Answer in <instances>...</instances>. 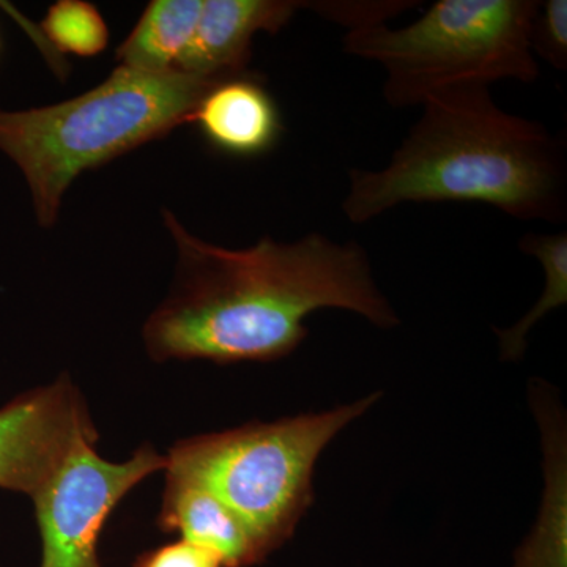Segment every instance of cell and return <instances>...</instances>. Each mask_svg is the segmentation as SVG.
I'll list each match as a JSON object with an SVG mask.
<instances>
[{
    "instance_id": "obj_9",
    "label": "cell",
    "mask_w": 567,
    "mask_h": 567,
    "mask_svg": "<svg viewBox=\"0 0 567 567\" xmlns=\"http://www.w3.org/2000/svg\"><path fill=\"white\" fill-rule=\"evenodd\" d=\"M192 122L212 145L235 156L262 155L282 134L278 104L249 71L216 84L197 106Z\"/></svg>"
},
{
    "instance_id": "obj_10",
    "label": "cell",
    "mask_w": 567,
    "mask_h": 567,
    "mask_svg": "<svg viewBox=\"0 0 567 567\" xmlns=\"http://www.w3.org/2000/svg\"><path fill=\"white\" fill-rule=\"evenodd\" d=\"M158 527L215 551L226 567H251L265 561L240 518L207 488L185 477L166 475Z\"/></svg>"
},
{
    "instance_id": "obj_8",
    "label": "cell",
    "mask_w": 567,
    "mask_h": 567,
    "mask_svg": "<svg viewBox=\"0 0 567 567\" xmlns=\"http://www.w3.org/2000/svg\"><path fill=\"white\" fill-rule=\"evenodd\" d=\"M308 2L293 0H204V10L183 73L237 76L248 73L256 33H276Z\"/></svg>"
},
{
    "instance_id": "obj_4",
    "label": "cell",
    "mask_w": 567,
    "mask_h": 567,
    "mask_svg": "<svg viewBox=\"0 0 567 567\" xmlns=\"http://www.w3.org/2000/svg\"><path fill=\"white\" fill-rule=\"evenodd\" d=\"M379 398L178 440L164 470L221 499L267 559L293 536L315 502L312 476L324 447Z\"/></svg>"
},
{
    "instance_id": "obj_7",
    "label": "cell",
    "mask_w": 567,
    "mask_h": 567,
    "mask_svg": "<svg viewBox=\"0 0 567 567\" xmlns=\"http://www.w3.org/2000/svg\"><path fill=\"white\" fill-rule=\"evenodd\" d=\"M81 439L99 432L69 375L18 395L0 409V488L32 498Z\"/></svg>"
},
{
    "instance_id": "obj_12",
    "label": "cell",
    "mask_w": 567,
    "mask_h": 567,
    "mask_svg": "<svg viewBox=\"0 0 567 567\" xmlns=\"http://www.w3.org/2000/svg\"><path fill=\"white\" fill-rule=\"evenodd\" d=\"M518 249L536 257L544 268L546 286L537 303L506 330H495L498 336L502 360L518 361L527 350L529 331L547 315L567 301V233L524 235L518 241Z\"/></svg>"
},
{
    "instance_id": "obj_5",
    "label": "cell",
    "mask_w": 567,
    "mask_h": 567,
    "mask_svg": "<svg viewBox=\"0 0 567 567\" xmlns=\"http://www.w3.org/2000/svg\"><path fill=\"white\" fill-rule=\"evenodd\" d=\"M537 7L539 0H439L405 28L353 29L342 47L386 71L383 96L395 110L453 85L533 84L540 76L529 48Z\"/></svg>"
},
{
    "instance_id": "obj_14",
    "label": "cell",
    "mask_w": 567,
    "mask_h": 567,
    "mask_svg": "<svg viewBox=\"0 0 567 567\" xmlns=\"http://www.w3.org/2000/svg\"><path fill=\"white\" fill-rule=\"evenodd\" d=\"M529 48L536 61L543 59L555 70H567L566 0L539 2L529 32Z\"/></svg>"
},
{
    "instance_id": "obj_6",
    "label": "cell",
    "mask_w": 567,
    "mask_h": 567,
    "mask_svg": "<svg viewBox=\"0 0 567 567\" xmlns=\"http://www.w3.org/2000/svg\"><path fill=\"white\" fill-rule=\"evenodd\" d=\"M95 439L74 443L32 496L41 539L40 567H102L99 543L112 511L141 481L164 470L151 445L115 464L100 457Z\"/></svg>"
},
{
    "instance_id": "obj_13",
    "label": "cell",
    "mask_w": 567,
    "mask_h": 567,
    "mask_svg": "<svg viewBox=\"0 0 567 567\" xmlns=\"http://www.w3.org/2000/svg\"><path fill=\"white\" fill-rule=\"evenodd\" d=\"M41 29L59 51L81 58L100 54L110 40L102 14L84 0L55 2L41 22Z\"/></svg>"
},
{
    "instance_id": "obj_1",
    "label": "cell",
    "mask_w": 567,
    "mask_h": 567,
    "mask_svg": "<svg viewBox=\"0 0 567 567\" xmlns=\"http://www.w3.org/2000/svg\"><path fill=\"white\" fill-rule=\"evenodd\" d=\"M163 216L178 260L169 297L142 330L152 360L276 361L305 341L306 319L320 309L354 312L380 328L399 324L354 241L308 234L227 249L194 237L173 212Z\"/></svg>"
},
{
    "instance_id": "obj_2",
    "label": "cell",
    "mask_w": 567,
    "mask_h": 567,
    "mask_svg": "<svg viewBox=\"0 0 567 567\" xmlns=\"http://www.w3.org/2000/svg\"><path fill=\"white\" fill-rule=\"evenodd\" d=\"M382 169H352L342 213L365 224L402 204H486L522 221L567 219L566 142L503 111L491 85L429 96Z\"/></svg>"
},
{
    "instance_id": "obj_3",
    "label": "cell",
    "mask_w": 567,
    "mask_h": 567,
    "mask_svg": "<svg viewBox=\"0 0 567 567\" xmlns=\"http://www.w3.org/2000/svg\"><path fill=\"white\" fill-rule=\"evenodd\" d=\"M229 78L121 65L69 102L0 111V151L25 175L41 226H54L63 194L78 175L192 122L204 96Z\"/></svg>"
},
{
    "instance_id": "obj_15",
    "label": "cell",
    "mask_w": 567,
    "mask_h": 567,
    "mask_svg": "<svg viewBox=\"0 0 567 567\" xmlns=\"http://www.w3.org/2000/svg\"><path fill=\"white\" fill-rule=\"evenodd\" d=\"M133 567H226L219 555L189 540L173 543L142 551L134 559Z\"/></svg>"
},
{
    "instance_id": "obj_11",
    "label": "cell",
    "mask_w": 567,
    "mask_h": 567,
    "mask_svg": "<svg viewBox=\"0 0 567 567\" xmlns=\"http://www.w3.org/2000/svg\"><path fill=\"white\" fill-rule=\"evenodd\" d=\"M203 10L204 0H153L115 58L122 66L145 73L181 70Z\"/></svg>"
}]
</instances>
